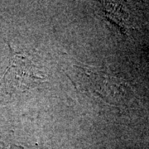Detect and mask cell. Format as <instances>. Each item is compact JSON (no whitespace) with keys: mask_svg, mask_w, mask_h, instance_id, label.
<instances>
[{"mask_svg":"<svg viewBox=\"0 0 149 149\" xmlns=\"http://www.w3.org/2000/svg\"><path fill=\"white\" fill-rule=\"evenodd\" d=\"M42 80L43 75L37 70L36 65L22 55H15L12 58L3 77L6 88L17 92L34 88Z\"/></svg>","mask_w":149,"mask_h":149,"instance_id":"obj_1","label":"cell"}]
</instances>
